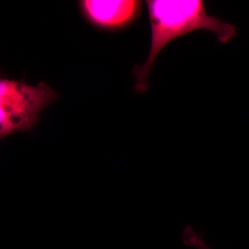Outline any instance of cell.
<instances>
[{
  "label": "cell",
  "mask_w": 249,
  "mask_h": 249,
  "mask_svg": "<svg viewBox=\"0 0 249 249\" xmlns=\"http://www.w3.org/2000/svg\"><path fill=\"white\" fill-rule=\"evenodd\" d=\"M151 27V45L145 62L135 65L132 74L134 90L142 93L148 89V76L156 58L171 41L198 29L211 31L222 43L237 34L232 24L209 16L201 0H148L146 1Z\"/></svg>",
  "instance_id": "1"
},
{
  "label": "cell",
  "mask_w": 249,
  "mask_h": 249,
  "mask_svg": "<svg viewBox=\"0 0 249 249\" xmlns=\"http://www.w3.org/2000/svg\"><path fill=\"white\" fill-rule=\"evenodd\" d=\"M58 98L45 83L30 85L9 78L0 79V137L4 139L34 128L41 111Z\"/></svg>",
  "instance_id": "2"
},
{
  "label": "cell",
  "mask_w": 249,
  "mask_h": 249,
  "mask_svg": "<svg viewBox=\"0 0 249 249\" xmlns=\"http://www.w3.org/2000/svg\"><path fill=\"white\" fill-rule=\"evenodd\" d=\"M78 4L83 16L93 27L117 31L128 27L138 18L142 3L136 0H82Z\"/></svg>",
  "instance_id": "3"
},
{
  "label": "cell",
  "mask_w": 249,
  "mask_h": 249,
  "mask_svg": "<svg viewBox=\"0 0 249 249\" xmlns=\"http://www.w3.org/2000/svg\"><path fill=\"white\" fill-rule=\"evenodd\" d=\"M183 240L186 245L196 249H211L206 245L201 236L196 234L191 227H187L183 231Z\"/></svg>",
  "instance_id": "4"
}]
</instances>
